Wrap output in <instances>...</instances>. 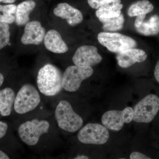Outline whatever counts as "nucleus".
<instances>
[{"mask_svg": "<svg viewBox=\"0 0 159 159\" xmlns=\"http://www.w3.org/2000/svg\"><path fill=\"white\" fill-rule=\"evenodd\" d=\"M102 24V29L105 31H116L123 28L124 18L121 13L118 17L110 18H99Z\"/></svg>", "mask_w": 159, "mask_h": 159, "instance_id": "6ab92c4d", "label": "nucleus"}, {"mask_svg": "<svg viewBox=\"0 0 159 159\" xmlns=\"http://www.w3.org/2000/svg\"><path fill=\"white\" fill-rule=\"evenodd\" d=\"M97 38L99 43L109 51L117 54L137 46V43L133 39L119 33L100 32Z\"/></svg>", "mask_w": 159, "mask_h": 159, "instance_id": "39448f33", "label": "nucleus"}, {"mask_svg": "<svg viewBox=\"0 0 159 159\" xmlns=\"http://www.w3.org/2000/svg\"><path fill=\"white\" fill-rule=\"evenodd\" d=\"M8 128V125L7 123L2 121H0V139L6 135Z\"/></svg>", "mask_w": 159, "mask_h": 159, "instance_id": "393cba45", "label": "nucleus"}, {"mask_svg": "<svg viewBox=\"0 0 159 159\" xmlns=\"http://www.w3.org/2000/svg\"><path fill=\"white\" fill-rule=\"evenodd\" d=\"M122 8L123 5L119 4L105 9H97L96 12V16L98 19L118 17L121 14Z\"/></svg>", "mask_w": 159, "mask_h": 159, "instance_id": "aec40b11", "label": "nucleus"}, {"mask_svg": "<svg viewBox=\"0 0 159 159\" xmlns=\"http://www.w3.org/2000/svg\"><path fill=\"white\" fill-rule=\"evenodd\" d=\"M44 44L47 50L56 54H63L68 51V47L60 34L53 29L49 30L46 33Z\"/></svg>", "mask_w": 159, "mask_h": 159, "instance_id": "4468645a", "label": "nucleus"}, {"mask_svg": "<svg viewBox=\"0 0 159 159\" xmlns=\"http://www.w3.org/2000/svg\"><path fill=\"white\" fill-rule=\"evenodd\" d=\"M9 157L4 152L0 150V159H9Z\"/></svg>", "mask_w": 159, "mask_h": 159, "instance_id": "cd10ccee", "label": "nucleus"}, {"mask_svg": "<svg viewBox=\"0 0 159 159\" xmlns=\"http://www.w3.org/2000/svg\"><path fill=\"white\" fill-rule=\"evenodd\" d=\"M54 13L56 16L66 20L71 26L78 25L83 20V16L81 11L67 3L58 4L54 9Z\"/></svg>", "mask_w": 159, "mask_h": 159, "instance_id": "ddd939ff", "label": "nucleus"}, {"mask_svg": "<svg viewBox=\"0 0 159 159\" xmlns=\"http://www.w3.org/2000/svg\"><path fill=\"white\" fill-rule=\"evenodd\" d=\"M41 101L39 93L37 89L29 83L22 86L16 96L14 109L16 112L23 115L34 110Z\"/></svg>", "mask_w": 159, "mask_h": 159, "instance_id": "7ed1b4c3", "label": "nucleus"}, {"mask_svg": "<svg viewBox=\"0 0 159 159\" xmlns=\"http://www.w3.org/2000/svg\"><path fill=\"white\" fill-rule=\"evenodd\" d=\"M136 30L138 33L144 36H153L159 33V16L155 14L147 20H144Z\"/></svg>", "mask_w": 159, "mask_h": 159, "instance_id": "f3484780", "label": "nucleus"}, {"mask_svg": "<svg viewBox=\"0 0 159 159\" xmlns=\"http://www.w3.org/2000/svg\"><path fill=\"white\" fill-rule=\"evenodd\" d=\"M50 127V123L47 120L33 119L21 124L18 132L24 143L29 146H34L42 135L48 132Z\"/></svg>", "mask_w": 159, "mask_h": 159, "instance_id": "20e7f679", "label": "nucleus"}, {"mask_svg": "<svg viewBox=\"0 0 159 159\" xmlns=\"http://www.w3.org/2000/svg\"><path fill=\"white\" fill-rule=\"evenodd\" d=\"M154 6L148 0H141L133 3L128 9V14L130 17L145 16L153 11Z\"/></svg>", "mask_w": 159, "mask_h": 159, "instance_id": "a211bd4d", "label": "nucleus"}, {"mask_svg": "<svg viewBox=\"0 0 159 159\" xmlns=\"http://www.w3.org/2000/svg\"><path fill=\"white\" fill-rule=\"evenodd\" d=\"M154 76L156 79L159 83V61L157 62L154 71Z\"/></svg>", "mask_w": 159, "mask_h": 159, "instance_id": "bb28decb", "label": "nucleus"}, {"mask_svg": "<svg viewBox=\"0 0 159 159\" xmlns=\"http://www.w3.org/2000/svg\"><path fill=\"white\" fill-rule=\"evenodd\" d=\"M133 109L127 107L123 110H113L106 112L102 116L103 125L111 130H120L124 123H130L133 120Z\"/></svg>", "mask_w": 159, "mask_h": 159, "instance_id": "1a4fd4ad", "label": "nucleus"}, {"mask_svg": "<svg viewBox=\"0 0 159 159\" xmlns=\"http://www.w3.org/2000/svg\"><path fill=\"white\" fill-rule=\"evenodd\" d=\"M17 6L13 4L2 6L0 5V15L14 14L16 12Z\"/></svg>", "mask_w": 159, "mask_h": 159, "instance_id": "5701e85b", "label": "nucleus"}, {"mask_svg": "<svg viewBox=\"0 0 159 159\" xmlns=\"http://www.w3.org/2000/svg\"><path fill=\"white\" fill-rule=\"evenodd\" d=\"M133 120L140 123L151 122L159 111V98L150 94L138 102L134 109Z\"/></svg>", "mask_w": 159, "mask_h": 159, "instance_id": "423d86ee", "label": "nucleus"}, {"mask_svg": "<svg viewBox=\"0 0 159 159\" xmlns=\"http://www.w3.org/2000/svg\"><path fill=\"white\" fill-rule=\"evenodd\" d=\"M91 8L100 9L108 8L112 6L121 4V0H88Z\"/></svg>", "mask_w": 159, "mask_h": 159, "instance_id": "412c9836", "label": "nucleus"}, {"mask_svg": "<svg viewBox=\"0 0 159 159\" xmlns=\"http://www.w3.org/2000/svg\"><path fill=\"white\" fill-rule=\"evenodd\" d=\"M93 73V70L91 67H68L63 74V89L69 92H76L82 81L90 77Z\"/></svg>", "mask_w": 159, "mask_h": 159, "instance_id": "0eeeda50", "label": "nucleus"}, {"mask_svg": "<svg viewBox=\"0 0 159 159\" xmlns=\"http://www.w3.org/2000/svg\"><path fill=\"white\" fill-rule=\"evenodd\" d=\"M102 57L98 53V49L93 46L79 47L73 57L74 64L78 66L91 67L101 62Z\"/></svg>", "mask_w": 159, "mask_h": 159, "instance_id": "9d476101", "label": "nucleus"}, {"mask_svg": "<svg viewBox=\"0 0 159 159\" xmlns=\"http://www.w3.org/2000/svg\"><path fill=\"white\" fill-rule=\"evenodd\" d=\"M147 55L142 49L132 48L119 52L117 54L118 64L122 68H127L137 62L145 61Z\"/></svg>", "mask_w": 159, "mask_h": 159, "instance_id": "f8f14e48", "label": "nucleus"}, {"mask_svg": "<svg viewBox=\"0 0 159 159\" xmlns=\"http://www.w3.org/2000/svg\"><path fill=\"white\" fill-rule=\"evenodd\" d=\"M16 0H0V2L7 3V4H11L15 2Z\"/></svg>", "mask_w": 159, "mask_h": 159, "instance_id": "c85d7f7f", "label": "nucleus"}, {"mask_svg": "<svg viewBox=\"0 0 159 159\" xmlns=\"http://www.w3.org/2000/svg\"><path fill=\"white\" fill-rule=\"evenodd\" d=\"M130 158L131 159H150L151 158L146 156L143 154L138 152H135L131 154Z\"/></svg>", "mask_w": 159, "mask_h": 159, "instance_id": "a878e982", "label": "nucleus"}, {"mask_svg": "<svg viewBox=\"0 0 159 159\" xmlns=\"http://www.w3.org/2000/svg\"><path fill=\"white\" fill-rule=\"evenodd\" d=\"M16 96L14 91L10 88H6L0 90V114L2 116H8L11 115Z\"/></svg>", "mask_w": 159, "mask_h": 159, "instance_id": "2eb2a0df", "label": "nucleus"}, {"mask_svg": "<svg viewBox=\"0 0 159 159\" xmlns=\"http://www.w3.org/2000/svg\"><path fill=\"white\" fill-rule=\"evenodd\" d=\"M45 35V29L41 23L38 21H32L25 25L21 41L25 45H39L44 41Z\"/></svg>", "mask_w": 159, "mask_h": 159, "instance_id": "9b49d317", "label": "nucleus"}, {"mask_svg": "<svg viewBox=\"0 0 159 159\" xmlns=\"http://www.w3.org/2000/svg\"><path fill=\"white\" fill-rule=\"evenodd\" d=\"M36 3L32 0H26L17 6L16 22L18 26L25 25L30 22V15L35 9Z\"/></svg>", "mask_w": 159, "mask_h": 159, "instance_id": "dca6fc26", "label": "nucleus"}, {"mask_svg": "<svg viewBox=\"0 0 159 159\" xmlns=\"http://www.w3.org/2000/svg\"><path fill=\"white\" fill-rule=\"evenodd\" d=\"M89 158L87 156L84 155H78L76 157L74 158L75 159H88Z\"/></svg>", "mask_w": 159, "mask_h": 159, "instance_id": "c756f323", "label": "nucleus"}, {"mask_svg": "<svg viewBox=\"0 0 159 159\" xmlns=\"http://www.w3.org/2000/svg\"><path fill=\"white\" fill-rule=\"evenodd\" d=\"M10 38L9 24L0 22V50L9 44Z\"/></svg>", "mask_w": 159, "mask_h": 159, "instance_id": "4be33fe9", "label": "nucleus"}, {"mask_svg": "<svg viewBox=\"0 0 159 159\" xmlns=\"http://www.w3.org/2000/svg\"><path fill=\"white\" fill-rule=\"evenodd\" d=\"M63 75L58 68L50 64L42 67L38 73L37 84L39 92L47 97H53L62 89Z\"/></svg>", "mask_w": 159, "mask_h": 159, "instance_id": "f257e3e1", "label": "nucleus"}, {"mask_svg": "<svg viewBox=\"0 0 159 159\" xmlns=\"http://www.w3.org/2000/svg\"><path fill=\"white\" fill-rule=\"evenodd\" d=\"M109 137L107 128L98 124L89 123L78 133L77 138L84 144L102 145L107 142Z\"/></svg>", "mask_w": 159, "mask_h": 159, "instance_id": "6e6552de", "label": "nucleus"}, {"mask_svg": "<svg viewBox=\"0 0 159 159\" xmlns=\"http://www.w3.org/2000/svg\"><path fill=\"white\" fill-rule=\"evenodd\" d=\"M4 77L2 74L0 73V87L2 85L3 82H4Z\"/></svg>", "mask_w": 159, "mask_h": 159, "instance_id": "7c9ffc66", "label": "nucleus"}, {"mask_svg": "<svg viewBox=\"0 0 159 159\" xmlns=\"http://www.w3.org/2000/svg\"><path fill=\"white\" fill-rule=\"evenodd\" d=\"M16 20V16L12 14L0 15V22L11 24Z\"/></svg>", "mask_w": 159, "mask_h": 159, "instance_id": "b1692460", "label": "nucleus"}, {"mask_svg": "<svg viewBox=\"0 0 159 159\" xmlns=\"http://www.w3.org/2000/svg\"><path fill=\"white\" fill-rule=\"evenodd\" d=\"M55 117L59 128L69 132H76L83 124L82 118L74 111L70 102L66 100L58 102L55 111Z\"/></svg>", "mask_w": 159, "mask_h": 159, "instance_id": "f03ea898", "label": "nucleus"}]
</instances>
